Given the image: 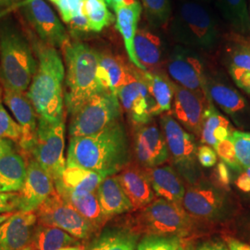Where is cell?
I'll return each mask as SVG.
<instances>
[{
    "instance_id": "8fae6325",
    "label": "cell",
    "mask_w": 250,
    "mask_h": 250,
    "mask_svg": "<svg viewBox=\"0 0 250 250\" xmlns=\"http://www.w3.org/2000/svg\"><path fill=\"white\" fill-rule=\"evenodd\" d=\"M182 206L196 221L208 224L223 222L231 211L224 190L202 180L188 188Z\"/></svg>"
},
{
    "instance_id": "f6af8a7d",
    "label": "cell",
    "mask_w": 250,
    "mask_h": 250,
    "mask_svg": "<svg viewBox=\"0 0 250 250\" xmlns=\"http://www.w3.org/2000/svg\"><path fill=\"white\" fill-rule=\"evenodd\" d=\"M18 192H0V215L18 210Z\"/></svg>"
},
{
    "instance_id": "9f6ffc18",
    "label": "cell",
    "mask_w": 250,
    "mask_h": 250,
    "mask_svg": "<svg viewBox=\"0 0 250 250\" xmlns=\"http://www.w3.org/2000/svg\"><path fill=\"white\" fill-rule=\"evenodd\" d=\"M58 250H83L80 246H74V247H67V248H62Z\"/></svg>"
},
{
    "instance_id": "836d02e7",
    "label": "cell",
    "mask_w": 250,
    "mask_h": 250,
    "mask_svg": "<svg viewBox=\"0 0 250 250\" xmlns=\"http://www.w3.org/2000/svg\"><path fill=\"white\" fill-rule=\"evenodd\" d=\"M242 36L232 41L227 50L229 71L233 81L245 73H250V39Z\"/></svg>"
},
{
    "instance_id": "7bdbcfd3",
    "label": "cell",
    "mask_w": 250,
    "mask_h": 250,
    "mask_svg": "<svg viewBox=\"0 0 250 250\" xmlns=\"http://www.w3.org/2000/svg\"><path fill=\"white\" fill-rule=\"evenodd\" d=\"M212 179L214 181V186L217 188H221L223 190L229 189L232 176L228 166L224 163V161H220L216 164V168L212 173Z\"/></svg>"
},
{
    "instance_id": "6da1fadb",
    "label": "cell",
    "mask_w": 250,
    "mask_h": 250,
    "mask_svg": "<svg viewBox=\"0 0 250 250\" xmlns=\"http://www.w3.org/2000/svg\"><path fill=\"white\" fill-rule=\"evenodd\" d=\"M131 157L129 136L120 120L97 134L71 137L66 162L107 177L124 170Z\"/></svg>"
},
{
    "instance_id": "603a6c76",
    "label": "cell",
    "mask_w": 250,
    "mask_h": 250,
    "mask_svg": "<svg viewBox=\"0 0 250 250\" xmlns=\"http://www.w3.org/2000/svg\"><path fill=\"white\" fill-rule=\"evenodd\" d=\"M134 65H128L119 57L109 53H99L98 78L103 91L116 94L130 79Z\"/></svg>"
},
{
    "instance_id": "7a4b0ae2",
    "label": "cell",
    "mask_w": 250,
    "mask_h": 250,
    "mask_svg": "<svg viewBox=\"0 0 250 250\" xmlns=\"http://www.w3.org/2000/svg\"><path fill=\"white\" fill-rule=\"evenodd\" d=\"M37 69L29 86L27 96L39 118L57 122L64 114L65 67L57 48L37 45Z\"/></svg>"
},
{
    "instance_id": "74e56055",
    "label": "cell",
    "mask_w": 250,
    "mask_h": 250,
    "mask_svg": "<svg viewBox=\"0 0 250 250\" xmlns=\"http://www.w3.org/2000/svg\"><path fill=\"white\" fill-rule=\"evenodd\" d=\"M182 246L183 238L177 235L145 234L136 250H178Z\"/></svg>"
},
{
    "instance_id": "2e32d148",
    "label": "cell",
    "mask_w": 250,
    "mask_h": 250,
    "mask_svg": "<svg viewBox=\"0 0 250 250\" xmlns=\"http://www.w3.org/2000/svg\"><path fill=\"white\" fill-rule=\"evenodd\" d=\"M55 192L53 179L34 159H31L27 165L24 184L18 192V211H36Z\"/></svg>"
},
{
    "instance_id": "d590c367",
    "label": "cell",
    "mask_w": 250,
    "mask_h": 250,
    "mask_svg": "<svg viewBox=\"0 0 250 250\" xmlns=\"http://www.w3.org/2000/svg\"><path fill=\"white\" fill-rule=\"evenodd\" d=\"M225 125H231V124L216 109L213 103L206 107L200 135L201 143L206 144L214 148L215 146L218 144L215 139L214 132L219 127Z\"/></svg>"
},
{
    "instance_id": "d6986e66",
    "label": "cell",
    "mask_w": 250,
    "mask_h": 250,
    "mask_svg": "<svg viewBox=\"0 0 250 250\" xmlns=\"http://www.w3.org/2000/svg\"><path fill=\"white\" fill-rule=\"evenodd\" d=\"M36 211H17L0 224V250H22L31 246L36 231Z\"/></svg>"
},
{
    "instance_id": "c3c4849f",
    "label": "cell",
    "mask_w": 250,
    "mask_h": 250,
    "mask_svg": "<svg viewBox=\"0 0 250 250\" xmlns=\"http://www.w3.org/2000/svg\"><path fill=\"white\" fill-rule=\"evenodd\" d=\"M69 24L74 31H78V32H89L90 31L88 20L84 12L72 19Z\"/></svg>"
},
{
    "instance_id": "4316f807",
    "label": "cell",
    "mask_w": 250,
    "mask_h": 250,
    "mask_svg": "<svg viewBox=\"0 0 250 250\" xmlns=\"http://www.w3.org/2000/svg\"><path fill=\"white\" fill-rule=\"evenodd\" d=\"M55 188L58 194L66 202L71 204L98 230L101 229L108 221L101 209L97 191L91 193H77L63 188L60 184H55Z\"/></svg>"
},
{
    "instance_id": "db71d44e",
    "label": "cell",
    "mask_w": 250,
    "mask_h": 250,
    "mask_svg": "<svg viewBox=\"0 0 250 250\" xmlns=\"http://www.w3.org/2000/svg\"><path fill=\"white\" fill-rule=\"evenodd\" d=\"M12 151H13L12 142L6 139H0V158Z\"/></svg>"
},
{
    "instance_id": "bcb514c9",
    "label": "cell",
    "mask_w": 250,
    "mask_h": 250,
    "mask_svg": "<svg viewBox=\"0 0 250 250\" xmlns=\"http://www.w3.org/2000/svg\"><path fill=\"white\" fill-rule=\"evenodd\" d=\"M236 233L239 240L250 245V213L244 215L236 223Z\"/></svg>"
},
{
    "instance_id": "ee69618b",
    "label": "cell",
    "mask_w": 250,
    "mask_h": 250,
    "mask_svg": "<svg viewBox=\"0 0 250 250\" xmlns=\"http://www.w3.org/2000/svg\"><path fill=\"white\" fill-rule=\"evenodd\" d=\"M197 161L200 166L204 168L214 167L218 161V155L211 146L203 145L197 148Z\"/></svg>"
},
{
    "instance_id": "44dd1931",
    "label": "cell",
    "mask_w": 250,
    "mask_h": 250,
    "mask_svg": "<svg viewBox=\"0 0 250 250\" xmlns=\"http://www.w3.org/2000/svg\"><path fill=\"white\" fill-rule=\"evenodd\" d=\"M208 90L212 102L231 117L236 125L248 126V122L250 121V107L237 90L209 78H208Z\"/></svg>"
},
{
    "instance_id": "be15d7a7",
    "label": "cell",
    "mask_w": 250,
    "mask_h": 250,
    "mask_svg": "<svg viewBox=\"0 0 250 250\" xmlns=\"http://www.w3.org/2000/svg\"><path fill=\"white\" fill-rule=\"evenodd\" d=\"M49 1H51V0H49Z\"/></svg>"
},
{
    "instance_id": "f35d334b",
    "label": "cell",
    "mask_w": 250,
    "mask_h": 250,
    "mask_svg": "<svg viewBox=\"0 0 250 250\" xmlns=\"http://www.w3.org/2000/svg\"><path fill=\"white\" fill-rule=\"evenodd\" d=\"M21 128L15 122L4 106L0 103V139L20 143L21 139Z\"/></svg>"
},
{
    "instance_id": "7dc6e473",
    "label": "cell",
    "mask_w": 250,
    "mask_h": 250,
    "mask_svg": "<svg viewBox=\"0 0 250 250\" xmlns=\"http://www.w3.org/2000/svg\"><path fill=\"white\" fill-rule=\"evenodd\" d=\"M197 250H230L225 240L219 238H210L199 243Z\"/></svg>"
},
{
    "instance_id": "e575fe53",
    "label": "cell",
    "mask_w": 250,
    "mask_h": 250,
    "mask_svg": "<svg viewBox=\"0 0 250 250\" xmlns=\"http://www.w3.org/2000/svg\"><path fill=\"white\" fill-rule=\"evenodd\" d=\"M84 13L90 31L96 33L101 32L115 20L105 0H84Z\"/></svg>"
},
{
    "instance_id": "11a10c76",
    "label": "cell",
    "mask_w": 250,
    "mask_h": 250,
    "mask_svg": "<svg viewBox=\"0 0 250 250\" xmlns=\"http://www.w3.org/2000/svg\"><path fill=\"white\" fill-rule=\"evenodd\" d=\"M14 212H10V213H5V214L0 215V224H3L5 221H7L11 215L13 214Z\"/></svg>"
},
{
    "instance_id": "cb8c5ba5",
    "label": "cell",
    "mask_w": 250,
    "mask_h": 250,
    "mask_svg": "<svg viewBox=\"0 0 250 250\" xmlns=\"http://www.w3.org/2000/svg\"><path fill=\"white\" fill-rule=\"evenodd\" d=\"M142 9V4L138 1L132 5L119 6L114 9V12L117 29L123 36L128 59L134 67L144 71L142 65L136 58L134 50V38L137 33Z\"/></svg>"
},
{
    "instance_id": "b9f144b4",
    "label": "cell",
    "mask_w": 250,
    "mask_h": 250,
    "mask_svg": "<svg viewBox=\"0 0 250 250\" xmlns=\"http://www.w3.org/2000/svg\"><path fill=\"white\" fill-rule=\"evenodd\" d=\"M65 23H70L74 17L84 12V0H58L55 4Z\"/></svg>"
},
{
    "instance_id": "e7e4bbea",
    "label": "cell",
    "mask_w": 250,
    "mask_h": 250,
    "mask_svg": "<svg viewBox=\"0 0 250 250\" xmlns=\"http://www.w3.org/2000/svg\"></svg>"
},
{
    "instance_id": "ab89813d",
    "label": "cell",
    "mask_w": 250,
    "mask_h": 250,
    "mask_svg": "<svg viewBox=\"0 0 250 250\" xmlns=\"http://www.w3.org/2000/svg\"><path fill=\"white\" fill-rule=\"evenodd\" d=\"M230 140L240 164L245 168H250V132L233 131Z\"/></svg>"
},
{
    "instance_id": "680465c9",
    "label": "cell",
    "mask_w": 250,
    "mask_h": 250,
    "mask_svg": "<svg viewBox=\"0 0 250 250\" xmlns=\"http://www.w3.org/2000/svg\"><path fill=\"white\" fill-rule=\"evenodd\" d=\"M243 170H245L250 177V168H245V167H243Z\"/></svg>"
},
{
    "instance_id": "681fc988",
    "label": "cell",
    "mask_w": 250,
    "mask_h": 250,
    "mask_svg": "<svg viewBox=\"0 0 250 250\" xmlns=\"http://www.w3.org/2000/svg\"><path fill=\"white\" fill-rule=\"evenodd\" d=\"M235 186L243 193L250 194V177L243 169L240 170L237 178L235 179Z\"/></svg>"
},
{
    "instance_id": "e0dca14e",
    "label": "cell",
    "mask_w": 250,
    "mask_h": 250,
    "mask_svg": "<svg viewBox=\"0 0 250 250\" xmlns=\"http://www.w3.org/2000/svg\"><path fill=\"white\" fill-rule=\"evenodd\" d=\"M174 98L172 103L173 118L187 131L197 136L201 135L204 111L208 105L197 94L173 82Z\"/></svg>"
},
{
    "instance_id": "60d3db41",
    "label": "cell",
    "mask_w": 250,
    "mask_h": 250,
    "mask_svg": "<svg viewBox=\"0 0 250 250\" xmlns=\"http://www.w3.org/2000/svg\"><path fill=\"white\" fill-rule=\"evenodd\" d=\"M214 149L218 157H220L222 161H224L227 166L232 168V170L237 171L242 170L243 166L236 158L235 150L230 138L219 142L215 146Z\"/></svg>"
},
{
    "instance_id": "816d5d0a",
    "label": "cell",
    "mask_w": 250,
    "mask_h": 250,
    "mask_svg": "<svg viewBox=\"0 0 250 250\" xmlns=\"http://www.w3.org/2000/svg\"><path fill=\"white\" fill-rule=\"evenodd\" d=\"M21 0H0V14L8 11L9 9L18 6Z\"/></svg>"
},
{
    "instance_id": "3957f363",
    "label": "cell",
    "mask_w": 250,
    "mask_h": 250,
    "mask_svg": "<svg viewBox=\"0 0 250 250\" xmlns=\"http://www.w3.org/2000/svg\"><path fill=\"white\" fill-rule=\"evenodd\" d=\"M62 49L66 64L64 104L72 116L91 98L103 92L98 78L99 52L81 42H68Z\"/></svg>"
},
{
    "instance_id": "4dcf8cb0",
    "label": "cell",
    "mask_w": 250,
    "mask_h": 250,
    "mask_svg": "<svg viewBox=\"0 0 250 250\" xmlns=\"http://www.w3.org/2000/svg\"><path fill=\"white\" fill-rule=\"evenodd\" d=\"M105 178L98 172L74 165H66L62 178L55 184H60L63 188L73 192L91 193L97 191Z\"/></svg>"
},
{
    "instance_id": "52a82bcc",
    "label": "cell",
    "mask_w": 250,
    "mask_h": 250,
    "mask_svg": "<svg viewBox=\"0 0 250 250\" xmlns=\"http://www.w3.org/2000/svg\"><path fill=\"white\" fill-rule=\"evenodd\" d=\"M161 128L177 172L190 186L200 182L202 172L197 161L198 147L195 136L170 114L161 117Z\"/></svg>"
},
{
    "instance_id": "8d00e7d4",
    "label": "cell",
    "mask_w": 250,
    "mask_h": 250,
    "mask_svg": "<svg viewBox=\"0 0 250 250\" xmlns=\"http://www.w3.org/2000/svg\"><path fill=\"white\" fill-rule=\"evenodd\" d=\"M146 17L153 27H161L170 21V0H142Z\"/></svg>"
},
{
    "instance_id": "5bb4252c",
    "label": "cell",
    "mask_w": 250,
    "mask_h": 250,
    "mask_svg": "<svg viewBox=\"0 0 250 250\" xmlns=\"http://www.w3.org/2000/svg\"><path fill=\"white\" fill-rule=\"evenodd\" d=\"M21 11L45 45L63 48L69 40L62 22L45 0H23Z\"/></svg>"
},
{
    "instance_id": "d6a6232c",
    "label": "cell",
    "mask_w": 250,
    "mask_h": 250,
    "mask_svg": "<svg viewBox=\"0 0 250 250\" xmlns=\"http://www.w3.org/2000/svg\"><path fill=\"white\" fill-rule=\"evenodd\" d=\"M219 9L233 31L240 36L250 35L249 0H218Z\"/></svg>"
},
{
    "instance_id": "ffe728a7",
    "label": "cell",
    "mask_w": 250,
    "mask_h": 250,
    "mask_svg": "<svg viewBox=\"0 0 250 250\" xmlns=\"http://www.w3.org/2000/svg\"><path fill=\"white\" fill-rule=\"evenodd\" d=\"M116 176L133 206V211L142 209L155 199L148 174L142 166L130 163Z\"/></svg>"
},
{
    "instance_id": "1f68e13d",
    "label": "cell",
    "mask_w": 250,
    "mask_h": 250,
    "mask_svg": "<svg viewBox=\"0 0 250 250\" xmlns=\"http://www.w3.org/2000/svg\"><path fill=\"white\" fill-rule=\"evenodd\" d=\"M31 246L34 250H58L80 246V242L60 228L39 224L36 228Z\"/></svg>"
},
{
    "instance_id": "7402d4cb",
    "label": "cell",
    "mask_w": 250,
    "mask_h": 250,
    "mask_svg": "<svg viewBox=\"0 0 250 250\" xmlns=\"http://www.w3.org/2000/svg\"><path fill=\"white\" fill-rule=\"evenodd\" d=\"M134 50L144 72H160V68L168 58L164 41L149 27H138L134 38Z\"/></svg>"
},
{
    "instance_id": "4fadbf2b",
    "label": "cell",
    "mask_w": 250,
    "mask_h": 250,
    "mask_svg": "<svg viewBox=\"0 0 250 250\" xmlns=\"http://www.w3.org/2000/svg\"><path fill=\"white\" fill-rule=\"evenodd\" d=\"M122 108L134 127L146 125L159 115L157 105L140 75V70L134 66L130 79L117 93Z\"/></svg>"
},
{
    "instance_id": "91938a15",
    "label": "cell",
    "mask_w": 250,
    "mask_h": 250,
    "mask_svg": "<svg viewBox=\"0 0 250 250\" xmlns=\"http://www.w3.org/2000/svg\"><path fill=\"white\" fill-rule=\"evenodd\" d=\"M22 250H34V249H33V247H32V246H29V247H27V248L23 249Z\"/></svg>"
},
{
    "instance_id": "ac0fdd59",
    "label": "cell",
    "mask_w": 250,
    "mask_h": 250,
    "mask_svg": "<svg viewBox=\"0 0 250 250\" xmlns=\"http://www.w3.org/2000/svg\"><path fill=\"white\" fill-rule=\"evenodd\" d=\"M4 102L15 117L21 128V139L20 146L26 155L35 144L37 132V113L27 94L13 90H4Z\"/></svg>"
},
{
    "instance_id": "6f0895ef",
    "label": "cell",
    "mask_w": 250,
    "mask_h": 250,
    "mask_svg": "<svg viewBox=\"0 0 250 250\" xmlns=\"http://www.w3.org/2000/svg\"><path fill=\"white\" fill-rule=\"evenodd\" d=\"M194 1L200 2V3H203V4H208V3H210L212 0H194Z\"/></svg>"
},
{
    "instance_id": "83f0119b",
    "label": "cell",
    "mask_w": 250,
    "mask_h": 250,
    "mask_svg": "<svg viewBox=\"0 0 250 250\" xmlns=\"http://www.w3.org/2000/svg\"><path fill=\"white\" fill-rule=\"evenodd\" d=\"M97 194L103 214L107 220L134 210L116 175L104 179L97 189Z\"/></svg>"
},
{
    "instance_id": "5b68a950",
    "label": "cell",
    "mask_w": 250,
    "mask_h": 250,
    "mask_svg": "<svg viewBox=\"0 0 250 250\" xmlns=\"http://www.w3.org/2000/svg\"><path fill=\"white\" fill-rule=\"evenodd\" d=\"M171 37L195 51H210L219 43L220 31L210 10L194 0L180 1L170 22Z\"/></svg>"
},
{
    "instance_id": "277c9868",
    "label": "cell",
    "mask_w": 250,
    "mask_h": 250,
    "mask_svg": "<svg viewBox=\"0 0 250 250\" xmlns=\"http://www.w3.org/2000/svg\"><path fill=\"white\" fill-rule=\"evenodd\" d=\"M37 69L29 41L11 19L0 22V79L5 89L25 92Z\"/></svg>"
},
{
    "instance_id": "7c38bea8",
    "label": "cell",
    "mask_w": 250,
    "mask_h": 250,
    "mask_svg": "<svg viewBox=\"0 0 250 250\" xmlns=\"http://www.w3.org/2000/svg\"><path fill=\"white\" fill-rule=\"evenodd\" d=\"M39 224L60 228L79 240H88L98 229L56 191L36 210Z\"/></svg>"
},
{
    "instance_id": "f546056e",
    "label": "cell",
    "mask_w": 250,
    "mask_h": 250,
    "mask_svg": "<svg viewBox=\"0 0 250 250\" xmlns=\"http://www.w3.org/2000/svg\"><path fill=\"white\" fill-rule=\"evenodd\" d=\"M141 78L154 99L159 114L170 111L174 98L173 82L169 76L160 72H144L140 70Z\"/></svg>"
},
{
    "instance_id": "6125c7cd",
    "label": "cell",
    "mask_w": 250,
    "mask_h": 250,
    "mask_svg": "<svg viewBox=\"0 0 250 250\" xmlns=\"http://www.w3.org/2000/svg\"><path fill=\"white\" fill-rule=\"evenodd\" d=\"M249 11H250V0H249Z\"/></svg>"
},
{
    "instance_id": "484cf974",
    "label": "cell",
    "mask_w": 250,
    "mask_h": 250,
    "mask_svg": "<svg viewBox=\"0 0 250 250\" xmlns=\"http://www.w3.org/2000/svg\"><path fill=\"white\" fill-rule=\"evenodd\" d=\"M146 170L155 196L182 204L186 194V188L183 180L173 167L159 166Z\"/></svg>"
},
{
    "instance_id": "03108f58",
    "label": "cell",
    "mask_w": 250,
    "mask_h": 250,
    "mask_svg": "<svg viewBox=\"0 0 250 250\" xmlns=\"http://www.w3.org/2000/svg\"></svg>"
},
{
    "instance_id": "d4e9b609",
    "label": "cell",
    "mask_w": 250,
    "mask_h": 250,
    "mask_svg": "<svg viewBox=\"0 0 250 250\" xmlns=\"http://www.w3.org/2000/svg\"><path fill=\"white\" fill-rule=\"evenodd\" d=\"M140 234L127 224L104 228L83 250H136Z\"/></svg>"
},
{
    "instance_id": "9c48e42d",
    "label": "cell",
    "mask_w": 250,
    "mask_h": 250,
    "mask_svg": "<svg viewBox=\"0 0 250 250\" xmlns=\"http://www.w3.org/2000/svg\"><path fill=\"white\" fill-rule=\"evenodd\" d=\"M64 119L48 122L38 118L36 141L29 154L51 176L54 183L61 180L67 165L64 157Z\"/></svg>"
},
{
    "instance_id": "30bf717a",
    "label": "cell",
    "mask_w": 250,
    "mask_h": 250,
    "mask_svg": "<svg viewBox=\"0 0 250 250\" xmlns=\"http://www.w3.org/2000/svg\"><path fill=\"white\" fill-rule=\"evenodd\" d=\"M167 72L172 82L197 94L208 105L212 104L208 90L205 64L197 51L177 45L168 55Z\"/></svg>"
},
{
    "instance_id": "9a60e30c",
    "label": "cell",
    "mask_w": 250,
    "mask_h": 250,
    "mask_svg": "<svg viewBox=\"0 0 250 250\" xmlns=\"http://www.w3.org/2000/svg\"><path fill=\"white\" fill-rule=\"evenodd\" d=\"M134 149L138 163L146 169L161 166L170 157L164 134L153 121L135 127Z\"/></svg>"
},
{
    "instance_id": "f5cc1de1",
    "label": "cell",
    "mask_w": 250,
    "mask_h": 250,
    "mask_svg": "<svg viewBox=\"0 0 250 250\" xmlns=\"http://www.w3.org/2000/svg\"><path fill=\"white\" fill-rule=\"evenodd\" d=\"M105 2L107 3V7H109L110 9L114 10L119 6L132 5V4L138 2V0H105Z\"/></svg>"
},
{
    "instance_id": "f907efd6",
    "label": "cell",
    "mask_w": 250,
    "mask_h": 250,
    "mask_svg": "<svg viewBox=\"0 0 250 250\" xmlns=\"http://www.w3.org/2000/svg\"><path fill=\"white\" fill-rule=\"evenodd\" d=\"M224 240L226 242L230 250H250V244H247L239 239L233 238L231 236H226Z\"/></svg>"
},
{
    "instance_id": "8992f818",
    "label": "cell",
    "mask_w": 250,
    "mask_h": 250,
    "mask_svg": "<svg viewBox=\"0 0 250 250\" xmlns=\"http://www.w3.org/2000/svg\"><path fill=\"white\" fill-rule=\"evenodd\" d=\"M137 211L127 225L138 234L177 235L184 239L196 230L197 221L181 203L159 197Z\"/></svg>"
},
{
    "instance_id": "ba28073f",
    "label": "cell",
    "mask_w": 250,
    "mask_h": 250,
    "mask_svg": "<svg viewBox=\"0 0 250 250\" xmlns=\"http://www.w3.org/2000/svg\"><path fill=\"white\" fill-rule=\"evenodd\" d=\"M122 110L116 94L100 92L72 115L69 134L71 137H79L97 134L120 121Z\"/></svg>"
},
{
    "instance_id": "f1b7e54d",
    "label": "cell",
    "mask_w": 250,
    "mask_h": 250,
    "mask_svg": "<svg viewBox=\"0 0 250 250\" xmlns=\"http://www.w3.org/2000/svg\"><path fill=\"white\" fill-rule=\"evenodd\" d=\"M24 158L12 151L0 158V192H19L26 178Z\"/></svg>"
},
{
    "instance_id": "94428289",
    "label": "cell",
    "mask_w": 250,
    "mask_h": 250,
    "mask_svg": "<svg viewBox=\"0 0 250 250\" xmlns=\"http://www.w3.org/2000/svg\"><path fill=\"white\" fill-rule=\"evenodd\" d=\"M178 250H186V249L184 248V245H183V246H182V247H181V248H180Z\"/></svg>"
}]
</instances>
